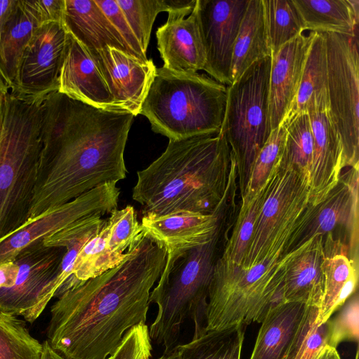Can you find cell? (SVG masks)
I'll list each match as a JSON object with an SVG mask.
<instances>
[{
  "label": "cell",
  "instance_id": "ac0fdd59",
  "mask_svg": "<svg viewBox=\"0 0 359 359\" xmlns=\"http://www.w3.org/2000/svg\"><path fill=\"white\" fill-rule=\"evenodd\" d=\"M156 31L163 67L180 72L203 70L205 53L194 7L170 11Z\"/></svg>",
  "mask_w": 359,
  "mask_h": 359
},
{
  "label": "cell",
  "instance_id": "74e56055",
  "mask_svg": "<svg viewBox=\"0 0 359 359\" xmlns=\"http://www.w3.org/2000/svg\"><path fill=\"white\" fill-rule=\"evenodd\" d=\"M109 226L107 245L114 255L121 262L127 252L133 248L144 235L133 206L112 210L107 219Z\"/></svg>",
  "mask_w": 359,
  "mask_h": 359
},
{
  "label": "cell",
  "instance_id": "ffe728a7",
  "mask_svg": "<svg viewBox=\"0 0 359 359\" xmlns=\"http://www.w3.org/2000/svg\"><path fill=\"white\" fill-rule=\"evenodd\" d=\"M313 32L302 34L271 55L269 113L271 130L278 128L295 99Z\"/></svg>",
  "mask_w": 359,
  "mask_h": 359
},
{
  "label": "cell",
  "instance_id": "9c48e42d",
  "mask_svg": "<svg viewBox=\"0 0 359 359\" xmlns=\"http://www.w3.org/2000/svg\"><path fill=\"white\" fill-rule=\"evenodd\" d=\"M271 61V56L256 61L227 88L220 131L236 161L241 196L254 162L272 131L269 113Z\"/></svg>",
  "mask_w": 359,
  "mask_h": 359
},
{
  "label": "cell",
  "instance_id": "f1b7e54d",
  "mask_svg": "<svg viewBox=\"0 0 359 359\" xmlns=\"http://www.w3.org/2000/svg\"><path fill=\"white\" fill-rule=\"evenodd\" d=\"M106 220L100 215L86 217L43 239L46 245L65 248L58 275L50 288L52 298L72 276L75 259L82 247L101 230Z\"/></svg>",
  "mask_w": 359,
  "mask_h": 359
},
{
  "label": "cell",
  "instance_id": "ab89813d",
  "mask_svg": "<svg viewBox=\"0 0 359 359\" xmlns=\"http://www.w3.org/2000/svg\"><path fill=\"white\" fill-rule=\"evenodd\" d=\"M285 135L286 129L282 124L271 131L254 162L243 195L257 191L265 182L280 155Z\"/></svg>",
  "mask_w": 359,
  "mask_h": 359
},
{
  "label": "cell",
  "instance_id": "e575fe53",
  "mask_svg": "<svg viewBox=\"0 0 359 359\" xmlns=\"http://www.w3.org/2000/svg\"><path fill=\"white\" fill-rule=\"evenodd\" d=\"M318 308L305 306L284 359H315L328 345L329 320L318 325Z\"/></svg>",
  "mask_w": 359,
  "mask_h": 359
},
{
  "label": "cell",
  "instance_id": "d6986e66",
  "mask_svg": "<svg viewBox=\"0 0 359 359\" xmlns=\"http://www.w3.org/2000/svg\"><path fill=\"white\" fill-rule=\"evenodd\" d=\"M226 210L227 207L208 215H142L140 224L144 233L168 253L210 242L224 227Z\"/></svg>",
  "mask_w": 359,
  "mask_h": 359
},
{
  "label": "cell",
  "instance_id": "d590c367",
  "mask_svg": "<svg viewBox=\"0 0 359 359\" xmlns=\"http://www.w3.org/2000/svg\"><path fill=\"white\" fill-rule=\"evenodd\" d=\"M286 135L280 156L287 163L309 175L313 158V134L307 113L300 114L280 123Z\"/></svg>",
  "mask_w": 359,
  "mask_h": 359
},
{
  "label": "cell",
  "instance_id": "6da1fadb",
  "mask_svg": "<svg viewBox=\"0 0 359 359\" xmlns=\"http://www.w3.org/2000/svg\"><path fill=\"white\" fill-rule=\"evenodd\" d=\"M134 116L55 91L41 102V151L29 218L126 177L123 154Z\"/></svg>",
  "mask_w": 359,
  "mask_h": 359
},
{
  "label": "cell",
  "instance_id": "4dcf8cb0",
  "mask_svg": "<svg viewBox=\"0 0 359 359\" xmlns=\"http://www.w3.org/2000/svg\"><path fill=\"white\" fill-rule=\"evenodd\" d=\"M196 0H116L143 51L147 52L151 32L163 11L194 7Z\"/></svg>",
  "mask_w": 359,
  "mask_h": 359
},
{
  "label": "cell",
  "instance_id": "603a6c76",
  "mask_svg": "<svg viewBox=\"0 0 359 359\" xmlns=\"http://www.w3.org/2000/svg\"><path fill=\"white\" fill-rule=\"evenodd\" d=\"M62 23L88 50L111 47L133 55L95 0H65Z\"/></svg>",
  "mask_w": 359,
  "mask_h": 359
},
{
  "label": "cell",
  "instance_id": "3957f363",
  "mask_svg": "<svg viewBox=\"0 0 359 359\" xmlns=\"http://www.w3.org/2000/svg\"><path fill=\"white\" fill-rule=\"evenodd\" d=\"M231 157L221 131L169 140L165 151L137 172L133 199L142 215L212 214L236 194V184L229 180Z\"/></svg>",
  "mask_w": 359,
  "mask_h": 359
},
{
  "label": "cell",
  "instance_id": "f907efd6",
  "mask_svg": "<svg viewBox=\"0 0 359 359\" xmlns=\"http://www.w3.org/2000/svg\"><path fill=\"white\" fill-rule=\"evenodd\" d=\"M107 359H113L112 355L110 357H109Z\"/></svg>",
  "mask_w": 359,
  "mask_h": 359
},
{
  "label": "cell",
  "instance_id": "b9f144b4",
  "mask_svg": "<svg viewBox=\"0 0 359 359\" xmlns=\"http://www.w3.org/2000/svg\"><path fill=\"white\" fill-rule=\"evenodd\" d=\"M95 2L115 27L132 55L142 61H147L149 59L146 53L143 51L116 0H95Z\"/></svg>",
  "mask_w": 359,
  "mask_h": 359
},
{
  "label": "cell",
  "instance_id": "ba28073f",
  "mask_svg": "<svg viewBox=\"0 0 359 359\" xmlns=\"http://www.w3.org/2000/svg\"><path fill=\"white\" fill-rule=\"evenodd\" d=\"M266 180L264 202L241 266L247 270L290 251L291 237L309 205V175L279 155Z\"/></svg>",
  "mask_w": 359,
  "mask_h": 359
},
{
  "label": "cell",
  "instance_id": "30bf717a",
  "mask_svg": "<svg viewBox=\"0 0 359 359\" xmlns=\"http://www.w3.org/2000/svg\"><path fill=\"white\" fill-rule=\"evenodd\" d=\"M323 34L327 55L328 114L341 141L345 166H358V35L334 32H323Z\"/></svg>",
  "mask_w": 359,
  "mask_h": 359
},
{
  "label": "cell",
  "instance_id": "5b68a950",
  "mask_svg": "<svg viewBox=\"0 0 359 359\" xmlns=\"http://www.w3.org/2000/svg\"><path fill=\"white\" fill-rule=\"evenodd\" d=\"M222 231L205 244L166 253L164 269L149 297L157 313L149 327L151 341L163 348L164 355L177 346L187 319L194 323L193 337L206 332L209 289Z\"/></svg>",
  "mask_w": 359,
  "mask_h": 359
},
{
  "label": "cell",
  "instance_id": "d6a6232c",
  "mask_svg": "<svg viewBox=\"0 0 359 359\" xmlns=\"http://www.w3.org/2000/svg\"><path fill=\"white\" fill-rule=\"evenodd\" d=\"M266 180L255 191L241 196V205L222 257L241 266L250 243L259 210L264 202Z\"/></svg>",
  "mask_w": 359,
  "mask_h": 359
},
{
  "label": "cell",
  "instance_id": "8fae6325",
  "mask_svg": "<svg viewBox=\"0 0 359 359\" xmlns=\"http://www.w3.org/2000/svg\"><path fill=\"white\" fill-rule=\"evenodd\" d=\"M43 241L29 244L15 256L13 260L18 266L15 283L0 290V311L22 316L30 323L52 299L50 288L65 253V248L48 246Z\"/></svg>",
  "mask_w": 359,
  "mask_h": 359
},
{
  "label": "cell",
  "instance_id": "8992f818",
  "mask_svg": "<svg viewBox=\"0 0 359 359\" xmlns=\"http://www.w3.org/2000/svg\"><path fill=\"white\" fill-rule=\"evenodd\" d=\"M227 88L204 74L156 68L140 114L169 140L217 133L224 121Z\"/></svg>",
  "mask_w": 359,
  "mask_h": 359
},
{
  "label": "cell",
  "instance_id": "4316f807",
  "mask_svg": "<svg viewBox=\"0 0 359 359\" xmlns=\"http://www.w3.org/2000/svg\"><path fill=\"white\" fill-rule=\"evenodd\" d=\"M305 30L358 35L359 1L293 0Z\"/></svg>",
  "mask_w": 359,
  "mask_h": 359
},
{
  "label": "cell",
  "instance_id": "9a60e30c",
  "mask_svg": "<svg viewBox=\"0 0 359 359\" xmlns=\"http://www.w3.org/2000/svg\"><path fill=\"white\" fill-rule=\"evenodd\" d=\"M358 166L351 167L325 200L317 205L309 204L291 238L292 250L311 237L323 236L338 227L344 226L350 233L353 252L358 243Z\"/></svg>",
  "mask_w": 359,
  "mask_h": 359
},
{
  "label": "cell",
  "instance_id": "5bb4252c",
  "mask_svg": "<svg viewBox=\"0 0 359 359\" xmlns=\"http://www.w3.org/2000/svg\"><path fill=\"white\" fill-rule=\"evenodd\" d=\"M249 0H196V11L205 53L203 69L227 86L234 43Z\"/></svg>",
  "mask_w": 359,
  "mask_h": 359
},
{
  "label": "cell",
  "instance_id": "277c9868",
  "mask_svg": "<svg viewBox=\"0 0 359 359\" xmlns=\"http://www.w3.org/2000/svg\"><path fill=\"white\" fill-rule=\"evenodd\" d=\"M42 100L10 91L0 102V239L29 218L41 151Z\"/></svg>",
  "mask_w": 359,
  "mask_h": 359
},
{
  "label": "cell",
  "instance_id": "4fadbf2b",
  "mask_svg": "<svg viewBox=\"0 0 359 359\" xmlns=\"http://www.w3.org/2000/svg\"><path fill=\"white\" fill-rule=\"evenodd\" d=\"M67 32L62 22L39 26L21 57L11 92L29 99H43L57 91Z\"/></svg>",
  "mask_w": 359,
  "mask_h": 359
},
{
  "label": "cell",
  "instance_id": "60d3db41",
  "mask_svg": "<svg viewBox=\"0 0 359 359\" xmlns=\"http://www.w3.org/2000/svg\"><path fill=\"white\" fill-rule=\"evenodd\" d=\"M152 345L146 323L131 328L112 354L113 359H150Z\"/></svg>",
  "mask_w": 359,
  "mask_h": 359
},
{
  "label": "cell",
  "instance_id": "7c38bea8",
  "mask_svg": "<svg viewBox=\"0 0 359 359\" xmlns=\"http://www.w3.org/2000/svg\"><path fill=\"white\" fill-rule=\"evenodd\" d=\"M119 195L120 189L116 183H107L29 219L18 229L0 239V264L13 260L29 244L44 239L80 219L110 214L118 207Z\"/></svg>",
  "mask_w": 359,
  "mask_h": 359
},
{
  "label": "cell",
  "instance_id": "83f0119b",
  "mask_svg": "<svg viewBox=\"0 0 359 359\" xmlns=\"http://www.w3.org/2000/svg\"><path fill=\"white\" fill-rule=\"evenodd\" d=\"M271 55L262 0H249L233 46L231 66L232 83L256 61Z\"/></svg>",
  "mask_w": 359,
  "mask_h": 359
},
{
  "label": "cell",
  "instance_id": "681fc988",
  "mask_svg": "<svg viewBox=\"0 0 359 359\" xmlns=\"http://www.w3.org/2000/svg\"><path fill=\"white\" fill-rule=\"evenodd\" d=\"M355 359H359V347L357 346L356 352L355 355Z\"/></svg>",
  "mask_w": 359,
  "mask_h": 359
},
{
  "label": "cell",
  "instance_id": "e0dca14e",
  "mask_svg": "<svg viewBox=\"0 0 359 359\" xmlns=\"http://www.w3.org/2000/svg\"><path fill=\"white\" fill-rule=\"evenodd\" d=\"M309 116L313 134V158L309 178V203L317 205L337 184L345 166L339 135L326 108H311Z\"/></svg>",
  "mask_w": 359,
  "mask_h": 359
},
{
  "label": "cell",
  "instance_id": "44dd1931",
  "mask_svg": "<svg viewBox=\"0 0 359 359\" xmlns=\"http://www.w3.org/2000/svg\"><path fill=\"white\" fill-rule=\"evenodd\" d=\"M323 236L310 238L292 251L281 290L283 302L301 303L320 309L324 294Z\"/></svg>",
  "mask_w": 359,
  "mask_h": 359
},
{
  "label": "cell",
  "instance_id": "7dc6e473",
  "mask_svg": "<svg viewBox=\"0 0 359 359\" xmlns=\"http://www.w3.org/2000/svg\"><path fill=\"white\" fill-rule=\"evenodd\" d=\"M11 91L10 87L0 74V102Z\"/></svg>",
  "mask_w": 359,
  "mask_h": 359
},
{
  "label": "cell",
  "instance_id": "484cf974",
  "mask_svg": "<svg viewBox=\"0 0 359 359\" xmlns=\"http://www.w3.org/2000/svg\"><path fill=\"white\" fill-rule=\"evenodd\" d=\"M40 26L29 1L18 5L0 30V74L11 90L15 84L23 51Z\"/></svg>",
  "mask_w": 359,
  "mask_h": 359
},
{
  "label": "cell",
  "instance_id": "1f68e13d",
  "mask_svg": "<svg viewBox=\"0 0 359 359\" xmlns=\"http://www.w3.org/2000/svg\"><path fill=\"white\" fill-rule=\"evenodd\" d=\"M267 42L271 53L305 31L293 0H262Z\"/></svg>",
  "mask_w": 359,
  "mask_h": 359
},
{
  "label": "cell",
  "instance_id": "8d00e7d4",
  "mask_svg": "<svg viewBox=\"0 0 359 359\" xmlns=\"http://www.w3.org/2000/svg\"><path fill=\"white\" fill-rule=\"evenodd\" d=\"M324 294L316 320L318 325L325 323L333 315L337 297L351 272L356 269L343 251L324 248Z\"/></svg>",
  "mask_w": 359,
  "mask_h": 359
},
{
  "label": "cell",
  "instance_id": "d4e9b609",
  "mask_svg": "<svg viewBox=\"0 0 359 359\" xmlns=\"http://www.w3.org/2000/svg\"><path fill=\"white\" fill-rule=\"evenodd\" d=\"M305 306L283 302L273 306L261 323L250 359H284Z\"/></svg>",
  "mask_w": 359,
  "mask_h": 359
},
{
  "label": "cell",
  "instance_id": "f35d334b",
  "mask_svg": "<svg viewBox=\"0 0 359 359\" xmlns=\"http://www.w3.org/2000/svg\"><path fill=\"white\" fill-rule=\"evenodd\" d=\"M329 320L328 345L337 348L342 342L359 341V297L356 291Z\"/></svg>",
  "mask_w": 359,
  "mask_h": 359
},
{
  "label": "cell",
  "instance_id": "7402d4cb",
  "mask_svg": "<svg viewBox=\"0 0 359 359\" xmlns=\"http://www.w3.org/2000/svg\"><path fill=\"white\" fill-rule=\"evenodd\" d=\"M57 91L97 108L116 110L95 62L86 48L68 32Z\"/></svg>",
  "mask_w": 359,
  "mask_h": 359
},
{
  "label": "cell",
  "instance_id": "ee69618b",
  "mask_svg": "<svg viewBox=\"0 0 359 359\" xmlns=\"http://www.w3.org/2000/svg\"><path fill=\"white\" fill-rule=\"evenodd\" d=\"M18 266L13 260L0 264V290L12 287L16 280Z\"/></svg>",
  "mask_w": 359,
  "mask_h": 359
},
{
  "label": "cell",
  "instance_id": "836d02e7",
  "mask_svg": "<svg viewBox=\"0 0 359 359\" xmlns=\"http://www.w3.org/2000/svg\"><path fill=\"white\" fill-rule=\"evenodd\" d=\"M42 351L25 320L0 311V359H41Z\"/></svg>",
  "mask_w": 359,
  "mask_h": 359
},
{
  "label": "cell",
  "instance_id": "c3c4849f",
  "mask_svg": "<svg viewBox=\"0 0 359 359\" xmlns=\"http://www.w3.org/2000/svg\"><path fill=\"white\" fill-rule=\"evenodd\" d=\"M176 358V356H175V353L174 351V350L172 349V351L168 355H161V357H159L157 359H175Z\"/></svg>",
  "mask_w": 359,
  "mask_h": 359
},
{
  "label": "cell",
  "instance_id": "7a4b0ae2",
  "mask_svg": "<svg viewBox=\"0 0 359 359\" xmlns=\"http://www.w3.org/2000/svg\"><path fill=\"white\" fill-rule=\"evenodd\" d=\"M167 254L144 233L115 267L59 294L46 341L67 359H107L133 327L146 323L149 297Z\"/></svg>",
  "mask_w": 359,
  "mask_h": 359
},
{
  "label": "cell",
  "instance_id": "f546056e",
  "mask_svg": "<svg viewBox=\"0 0 359 359\" xmlns=\"http://www.w3.org/2000/svg\"><path fill=\"white\" fill-rule=\"evenodd\" d=\"M247 326L206 331L174 348L175 359H241Z\"/></svg>",
  "mask_w": 359,
  "mask_h": 359
},
{
  "label": "cell",
  "instance_id": "7bdbcfd3",
  "mask_svg": "<svg viewBox=\"0 0 359 359\" xmlns=\"http://www.w3.org/2000/svg\"><path fill=\"white\" fill-rule=\"evenodd\" d=\"M40 25L58 22H62L65 0L29 1Z\"/></svg>",
  "mask_w": 359,
  "mask_h": 359
},
{
  "label": "cell",
  "instance_id": "2e32d148",
  "mask_svg": "<svg viewBox=\"0 0 359 359\" xmlns=\"http://www.w3.org/2000/svg\"><path fill=\"white\" fill-rule=\"evenodd\" d=\"M88 52L113 97L114 109L134 116L140 114L156 74V67L152 60L144 62L111 47Z\"/></svg>",
  "mask_w": 359,
  "mask_h": 359
},
{
  "label": "cell",
  "instance_id": "bcb514c9",
  "mask_svg": "<svg viewBox=\"0 0 359 359\" xmlns=\"http://www.w3.org/2000/svg\"><path fill=\"white\" fill-rule=\"evenodd\" d=\"M315 359H341L337 348L325 346Z\"/></svg>",
  "mask_w": 359,
  "mask_h": 359
},
{
  "label": "cell",
  "instance_id": "f6af8a7d",
  "mask_svg": "<svg viewBox=\"0 0 359 359\" xmlns=\"http://www.w3.org/2000/svg\"><path fill=\"white\" fill-rule=\"evenodd\" d=\"M41 359H67L59 353L53 350L46 340L43 343V351Z\"/></svg>",
  "mask_w": 359,
  "mask_h": 359
},
{
  "label": "cell",
  "instance_id": "52a82bcc",
  "mask_svg": "<svg viewBox=\"0 0 359 359\" xmlns=\"http://www.w3.org/2000/svg\"><path fill=\"white\" fill-rule=\"evenodd\" d=\"M291 255L247 269L219 257L210 285L205 331L261 323L281 301L285 266Z\"/></svg>",
  "mask_w": 359,
  "mask_h": 359
},
{
  "label": "cell",
  "instance_id": "cb8c5ba5",
  "mask_svg": "<svg viewBox=\"0 0 359 359\" xmlns=\"http://www.w3.org/2000/svg\"><path fill=\"white\" fill-rule=\"evenodd\" d=\"M327 68L325 37L313 32L298 92L282 123L311 108L328 109Z\"/></svg>",
  "mask_w": 359,
  "mask_h": 359
}]
</instances>
